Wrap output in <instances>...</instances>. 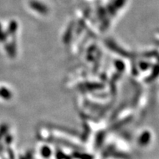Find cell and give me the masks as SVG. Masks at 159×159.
I'll use <instances>...</instances> for the list:
<instances>
[{
  "mask_svg": "<svg viewBox=\"0 0 159 159\" xmlns=\"http://www.w3.org/2000/svg\"><path fill=\"white\" fill-rule=\"evenodd\" d=\"M151 135L148 131H145L143 134L141 135L140 139H139V143L142 145H147L149 144L150 141Z\"/></svg>",
  "mask_w": 159,
  "mask_h": 159,
  "instance_id": "cell-1",
  "label": "cell"
},
{
  "mask_svg": "<svg viewBox=\"0 0 159 159\" xmlns=\"http://www.w3.org/2000/svg\"><path fill=\"white\" fill-rule=\"evenodd\" d=\"M41 155L44 157V158H48L51 155V150L48 147H43L41 149Z\"/></svg>",
  "mask_w": 159,
  "mask_h": 159,
  "instance_id": "cell-2",
  "label": "cell"
}]
</instances>
